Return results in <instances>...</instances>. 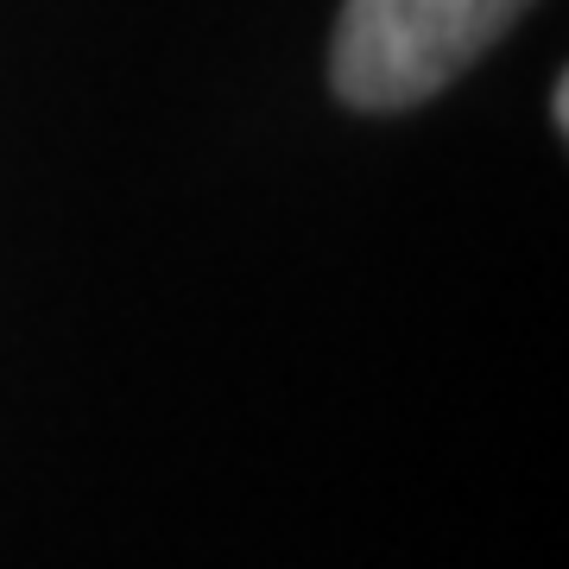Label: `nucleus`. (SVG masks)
<instances>
[{"label":"nucleus","mask_w":569,"mask_h":569,"mask_svg":"<svg viewBox=\"0 0 569 569\" xmlns=\"http://www.w3.org/2000/svg\"><path fill=\"white\" fill-rule=\"evenodd\" d=\"M531 0H348L336 89L355 108H411L462 77Z\"/></svg>","instance_id":"nucleus-1"}]
</instances>
